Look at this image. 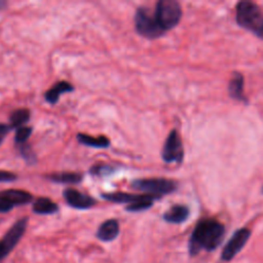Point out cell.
Wrapping results in <instances>:
<instances>
[{
    "mask_svg": "<svg viewBox=\"0 0 263 263\" xmlns=\"http://www.w3.org/2000/svg\"><path fill=\"white\" fill-rule=\"evenodd\" d=\"M32 130L33 128L31 126H21L18 128L15 129V134H14V143L16 146L23 145L27 143V140L30 138V136L32 135Z\"/></svg>",
    "mask_w": 263,
    "mask_h": 263,
    "instance_id": "obj_21",
    "label": "cell"
},
{
    "mask_svg": "<svg viewBox=\"0 0 263 263\" xmlns=\"http://www.w3.org/2000/svg\"><path fill=\"white\" fill-rule=\"evenodd\" d=\"M5 6H6V2H5V1H1V0H0V9L5 8Z\"/></svg>",
    "mask_w": 263,
    "mask_h": 263,
    "instance_id": "obj_25",
    "label": "cell"
},
{
    "mask_svg": "<svg viewBox=\"0 0 263 263\" xmlns=\"http://www.w3.org/2000/svg\"><path fill=\"white\" fill-rule=\"evenodd\" d=\"M49 181L58 184H78L83 180V176L79 173L74 172H63V173H52L45 177Z\"/></svg>",
    "mask_w": 263,
    "mask_h": 263,
    "instance_id": "obj_17",
    "label": "cell"
},
{
    "mask_svg": "<svg viewBox=\"0 0 263 263\" xmlns=\"http://www.w3.org/2000/svg\"><path fill=\"white\" fill-rule=\"evenodd\" d=\"M262 192H263V187H262Z\"/></svg>",
    "mask_w": 263,
    "mask_h": 263,
    "instance_id": "obj_26",
    "label": "cell"
},
{
    "mask_svg": "<svg viewBox=\"0 0 263 263\" xmlns=\"http://www.w3.org/2000/svg\"><path fill=\"white\" fill-rule=\"evenodd\" d=\"M73 90H74V86L68 81H65V80L58 81L44 93V100L48 104L53 105L58 103L61 95L66 92H71Z\"/></svg>",
    "mask_w": 263,
    "mask_h": 263,
    "instance_id": "obj_13",
    "label": "cell"
},
{
    "mask_svg": "<svg viewBox=\"0 0 263 263\" xmlns=\"http://www.w3.org/2000/svg\"><path fill=\"white\" fill-rule=\"evenodd\" d=\"M117 171V167L111 164H93L89 168V174L98 177H107L114 174Z\"/></svg>",
    "mask_w": 263,
    "mask_h": 263,
    "instance_id": "obj_20",
    "label": "cell"
},
{
    "mask_svg": "<svg viewBox=\"0 0 263 263\" xmlns=\"http://www.w3.org/2000/svg\"><path fill=\"white\" fill-rule=\"evenodd\" d=\"M134 21L137 33L147 39H156L165 33L158 25L154 13H151L147 7H139Z\"/></svg>",
    "mask_w": 263,
    "mask_h": 263,
    "instance_id": "obj_4",
    "label": "cell"
},
{
    "mask_svg": "<svg viewBox=\"0 0 263 263\" xmlns=\"http://www.w3.org/2000/svg\"><path fill=\"white\" fill-rule=\"evenodd\" d=\"M76 139L78 143L88 146V147H93V148H108L111 144L110 140L106 136H99V137H92L83 133H78L76 135Z\"/></svg>",
    "mask_w": 263,
    "mask_h": 263,
    "instance_id": "obj_15",
    "label": "cell"
},
{
    "mask_svg": "<svg viewBox=\"0 0 263 263\" xmlns=\"http://www.w3.org/2000/svg\"><path fill=\"white\" fill-rule=\"evenodd\" d=\"M63 196L65 201L71 208L77 210H87L92 208L97 203V200L93 197L74 188H66L63 191Z\"/></svg>",
    "mask_w": 263,
    "mask_h": 263,
    "instance_id": "obj_10",
    "label": "cell"
},
{
    "mask_svg": "<svg viewBox=\"0 0 263 263\" xmlns=\"http://www.w3.org/2000/svg\"><path fill=\"white\" fill-rule=\"evenodd\" d=\"M33 200L31 193L21 189L0 191V213H7L14 206L30 203Z\"/></svg>",
    "mask_w": 263,
    "mask_h": 263,
    "instance_id": "obj_7",
    "label": "cell"
},
{
    "mask_svg": "<svg viewBox=\"0 0 263 263\" xmlns=\"http://www.w3.org/2000/svg\"><path fill=\"white\" fill-rule=\"evenodd\" d=\"M27 225L28 218H21L5 233L3 238L0 240V261L4 259L17 245L26 231Z\"/></svg>",
    "mask_w": 263,
    "mask_h": 263,
    "instance_id": "obj_6",
    "label": "cell"
},
{
    "mask_svg": "<svg viewBox=\"0 0 263 263\" xmlns=\"http://www.w3.org/2000/svg\"><path fill=\"white\" fill-rule=\"evenodd\" d=\"M130 186L136 190L161 198L162 195L174 192L177 189L178 184L174 180L165 178H144L133 180Z\"/></svg>",
    "mask_w": 263,
    "mask_h": 263,
    "instance_id": "obj_5",
    "label": "cell"
},
{
    "mask_svg": "<svg viewBox=\"0 0 263 263\" xmlns=\"http://www.w3.org/2000/svg\"><path fill=\"white\" fill-rule=\"evenodd\" d=\"M16 179L17 176L14 173L0 170V183H9L15 181Z\"/></svg>",
    "mask_w": 263,
    "mask_h": 263,
    "instance_id": "obj_23",
    "label": "cell"
},
{
    "mask_svg": "<svg viewBox=\"0 0 263 263\" xmlns=\"http://www.w3.org/2000/svg\"><path fill=\"white\" fill-rule=\"evenodd\" d=\"M228 92L232 99L247 102L246 96L243 93V77L240 73H234L233 77L228 83Z\"/></svg>",
    "mask_w": 263,
    "mask_h": 263,
    "instance_id": "obj_16",
    "label": "cell"
},
{
    "mask_svg": "<svg viewBox=\"0 0 263 263\" xmlns=\"http://www.w3.org/2000/svg\"><path fill=\"white\" fill-rule=\"evenodd\" d=\"M119 234V223L116 219H108L104 221L98 228L96 236L104 242L114 240Z\"/></svg>",
    "mask_w": 263,
    "mask_h": 263,
    "instance_id": "obj_11",
    "label": "cell"
},
{
    "mask_svg": "<svg viewBox=\"0 0 263 263\" xmlns=\"http://www.w3.org/2000/svg\"><path fill=\"white\" fill-rule=\"evenodd\" d=\"M101 196L111 202L115 203H126L130 204L134 202H137L141 199H143L146 196V193L143 194H137V193H129V192H122V191H116V192H109V193H102Z\"/></svg>",
    "mask_w": 263,
    "mask_h": 263,
    "instance_id": "obj_12",
    "label": "cell"
},
{
    "mask_svg": "<svg viewBox=\"0 0 263 263\" xmlns=\"http://www.w3.org/2000/svg\"><path fill=\"white\" fill-rule=\"evenodd\" d=\"M18 151H20V154L21 156L30 164L32 163H35L36 162V156L34 154V152L32 151L31 147L26 143V144H23V145H20V146H16Z\"/></svg>",
    "mask_w": 263,
    "mask_h": 263,
    "instance_id": "obj_22",
    "label": "cell"
},
{
    "mask_svg": "<svg viewBox=\"0 0 263 263\" xmlns=\"http://www.w3.org/2000/svg\"><path fill=\"white\" fill-rule=\"evenodd\" d=\"M189 216V209L183 204H175L171 206L164 214L163 220L173 223V224H180L187 220Z\"/></svg>",
    "mask_w": 263,
    "mask_h": 263,
    "instance_id": "obj_14",
    "label": "cell"
},
{
    "mask_svg": "<svg viewBox=\"0 0 263 263\" xmlns=\"http://www.w3.org/2000/svg\"><path fill=\"white\" fill-rule=\"evenodd\" d=\"M184 156V149L182 145V141L180 139L179 134L176 129H173L163 145L162 151H161V157L163 161L166 163L171 162H177L181 163Z\"/></svg>",
    "mask_w": 263,
    "mask_h": 263,
    "instance_id": "obj_8",
    "label": "cell"
},
{
    "mask_svg": "<svg viewBox=\"0 0 263 263\" xmlns=\"http://www.w3.org/2000/svg\"><path fill=\"white\" fill-rule=\"evenodd\" d=\"M225 227L215 219H203L197 223L189 239V253L197 255L200 251H213L221 243Z\"/></svg>",
    "mask_w": 263,
    "mask_h": 263,
    "instance_id": "obj_1",
    "label": "cell"
},
{
    "mask_svg": "<svg viewBox=\"0 0 263 263\" xmlns=\"http://www.w3.org/2000/svg\"><path fill=\"white\" fill-rule=\"evenodd\" d=\"M11 129H12V128L10 127L9 124L1 123V122H0V145L3 143L4 139L6 138V136L9 134V132H10Z\"/></svg>",
    "mask_w": 263,
    "mask_h": 263,
    "instance_id": "obj_24",
    "label": "cell"
},
{
    "mask_svg": "<svg viewBox=\"0 0 263 263\" xmlns=\"http://www.w3.org/2000/svg\"><path fill=\"white\" fill-rule=\"evenodd\" d=\"M32 211L38 215H51L59 211V205L47 197H38L32 204Z\"/></svg>",
    "mask_w": 263,
    "mask_h": 263,
    "instance_id": "obj_18",
    "label": "cell"
},
{
    "mask_svg": "<svg viewBox=\"0 0 263 263\" xmlns=\"http://www.w3.org/2000/svg\"><path fill=\"white\" fill-rule=\"evenodd\" d=\"M236 23L263 39V10L254 2L240 1L235 10Z\"/></svg>",
    "mask_w": 263,
    "mask_h": 263,
    "instance_id": "obj_2",
    "label": "cell"
},
{
    "mask_svg": "<svg viewBox=\"0 0 263 263\" xmlns=\"http://www.w3.org/2000/svg\"><path fill=\"white\" fill-rule=\"evenodd\" d=\"M250 235H251V231L248 228H240L236 230L223 249V252L221 254L222 260L224 261L232 260L234 256L237 253H239L240 250L245 247V245L250 238Z\"/></svg>",
    "mask_w": 263,
    "mask_h": 263,
    "instance_id": "obj_9",
    "label": "cell"
},
{
    "mask_svg": "<svg viewBox=\"0 0 263 263\" xmlns=\"http://www.w3.org/2000/svg\"><path fill=\"white\" fill-rule=\"evenodd\" d=\"M154 16L161 29L166 32L179 24L182 17L181 5L175 0H159L155 6Z\"/></svg>",
    "mask_w": 263,
    "mask_h": 263,
    "instance_id": "obj_3",
    "label": "cell"
},
{
    "mask_svg": "<svg viewBox=\"0 0 263 263\" xmlns=\"http://www.w3.org/2000/svg\"><path fill=\"white\" fill-rule=\"evenodd\" d=\"M30 119V111L26 108H20L14 110L10 117H9V125L13 128H18L21 126H24L25 123H27Z\"/></svg>",
    "mask_w": 263,
    "mask_h": 263,
    "instance_id": "obj_19",
    "label": "cell"
}]
</instances>
